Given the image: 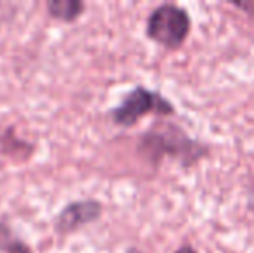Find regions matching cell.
<instances>
[{"label": "cell", "mask_w": 254, "mask_h": 253, "mask_svg": "<svg viewBox=\"0 0 254 253\" xmlns=\"http://www.w3.org/2000/svg\"><path fill=\"white\" fill-rule=\"evenodd\" d=\"M138 153L157 165L161 158L170 156L178 160L184 167H192L207 156L209 148L206 144L190 139L180 127L173 123H154L138 141Z\"/></svg>", "instance_id": "1"}, {"label": "cell", "mask_w": 254, "mask_h": 253, "mask_svg": "<svg viewBox=\"0 0 254 253\" xmlns=\"http://www.w3.org/2000/svg\"><path fill=\"white\" fill-rule=\"evenodd\" d=\"M192 21L185 9L175 3H161L151 12L145 33L168 51H177L185 44L190 33Z\"/></svg>", "instance_id": "2"}, {"label": "cell", "mask_w": 254, "mask_h": 253, "mask_svg": "<svg viewBox=\"0 0 254 253\" xmlns=\"http://www.w3.org/2000/svg\"><path fill=\"white\" fill-rule=\"evenodd\" d=\"M151 113H156V115H173L175 108L166 97L159 94V92L149 90V88L138 87L131 88L121 102L116 106V108L111 109V120H113L116 125L120 127H133L135 123L138 122L144 116L151 115Z\"/></svg>", "instance_id": "3"}, {"label": "cell", "mask_w": 254, "mask_h": 253, "mask_svg": "<svg viewBox=\"0 0 254 253\" xmlns=\"http://www.w3.org/2000/svg\"><path fill=\"white\" fill-rule=\"evenodd\" d=\"M104 205L95 198H85L71 201L54 219V231L61 236L74 233L88 224L97 222L102 217Z\"/></svg>", "instance_id": "4"}, {"label": "cell", "mask_w": 254, "mask_h": 253, "mask_svg": "<svg viewBox=\"0 0 254 253\" xmlns=\"http://www.w3.org/2000/svg\"><path fill=\"white\" fill-rule=\"evenodd\" d=\"M0 153L3 156L16 160V162H26L33 156L35 144L17 137L16 128L10 125L0 134Z\"/></svg>", "instance_id": "5"}, {"label": "cell", "mask_w": 254, "mask_h": 253, "mask_svg": "<svg viewBox=\"0 0 254 253\" xmlns=\"http://www.w3.org/2000/svg\"><path fill=\"white\" fill-rule=\"evenodd\" d=\"M83 0H47V12L61 23H74L85 12Z\"/></svg>", "instance_id": "6"}, {"label": "cell", "mask_w": 254, "mask_h": 253, "mask_svg": "<svg viewBox=\"0 0 254 253\" xmlns=\"http://www.w3.org/2000/svg\"><path fill=\"white\" fill-rule=\"evenodd\" d=\"M0 250L3 253H33L30 245L19 240L3 220H0Z\"/></svg>", "instance_id": "7"}, {"label": "cell", "mask_w": 254, "mask_h": 253, "mask_svg": "<svg viewBox=\"0 0 254 253\" xmlns=\"http://www.w3.org/2000/svg\"><path fill=\"white\" fill-rule=\"evenodd\" d=\"M230 5L237 7V9L246 10L249 16L254 17V0H253V2H230Z\"/></svg>", "instance_id": "8"}, {"label": "cell", "mask_w": 254, "mask_h": 253, "mask_svg": "<svg viewBox=\"0 0 254 253\" xmlns=\"http://www.w3.org/2000/svg\"><path fill=\"white\" fill-rule=\"evenodd\" d=\"M248 203H249V210H251L253 215H254V184L251 186V189H249V199H248Z\"/></svg>", "instance_id": "9"}, {"label": "cell", "mask_w": 254, "mask_h": 253, "mask_svg": "<svg viewBox=\"0 0 254 253\" xmlns=\"http://www.w3.org/2000/svg\"><path fill=\"white\" fill-rule=\"evenodd\" d=\"M175 253H197V252H195L194 248L190 247V245H182V247L178 248V250L175 252Z\"/></svg>", "instance_id": "10"}, {"label": "cell", "mask_w": 254, "mask_h": 253, "mask_svg": "<svg viewBox=\"0 0 254 253\" xmlns=\"http://www.w3.org/2000/svg\"><path fill=\"white\" fill-rule=\"evenodd\" d=\"M127 253H144L142 250H138V248H128Z\"/></svg>", "instance_id": "11"}]
</instances>
